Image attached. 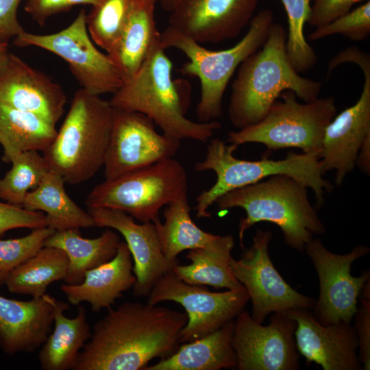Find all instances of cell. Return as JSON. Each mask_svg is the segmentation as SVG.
Listing matches in <instances>:
<instances>
[{"label":"cell","mask_w":370,"mask_h":370,"mask_svg":"<svg viewBox=\"0 0 370 370\" xmlns=\"http://www.w3.org/2000/svg\"><path fill=\"white\" fill-rule=\"evenodd\" d=\"M187 314L149 303L126 301L97 321L73 370H144L179 348Z\"/></svg>","instance_id":"6da1fadb"},{"label":"cell","mask_w":370,"mask_h":370,"mask_svg":"<svg viewBox=\"0 0 370 370\" xmlns=\"http://www.w3.org/2000/svg\"><path fill=\"white\" fill-rule=\"evenodd\" d=\"M286 35L284 27L273 22L262 47L238 67L227 109L230 121L238 130L261 121L286 90L304 102L319 97L322 84L302 77L290 62Z\"/></svg>","instance_id":"7a4b0ae2"},{"label":"cell","mask_w":370,"mask_h":370,"mask_svg":"<svg viewBox=\"0 0 370 370\" xmlns=\"http://www.w3.org/2000/svg\"><path fill=\"white\" fill-rule=\"evenodd\" d=\"M221 210L243 208L246 216L238 224V238L243 249L246 230L261 221L278 225L286 245L304 252L314 235L325 227L311 205L307 187L286 175H275L258 182L232 190L215 202Z\"/></svg>","instance_id":"3957f363"},{"label":"cell","mask_w":370,"mask_h":370,"mask_svg":"<svg viewBox=\"0 0 370 370\" xmlns=\"http://www.w3.org/2000/svg\"><path fill=\"white\" fill-rule=\"evenodd\" d=\"M160 40L134 76L113 93L110 103L114 108L146 115L164 134L179 140L206 142L221 128V123L216 120L195 122L186 117L189 97L173 80V64Z\"/></svg>","instance_id":"277c9868"},{"label":"cell","mask_w":370,"mask_h":370,"mask_svg":"<svg viewBox=\"0 0 370 370\" xmlns=\"http://www.w3.org/2000/svg\"><path fill=\"white\" fill-rule=\"evenodd\" d=\"M238 146L219 138L210 140L204 160L195 164L197 171H213L217 175L214 185L196 198V217L210 218L208 208L221 195L232 190L254 184L275 175H286L311 188L317 208L324 203L325 193L332 189L323 179L321 151L296 153L289 152L285 158L274 160L264 157L259 160H245L234 156Z\"/></svg>","instance_id":"5b68a950"},{"label":"cell","mask_w":370,"mask_h":370,"mask_svg":"<svg viewBox=\"0 0 370 370\" xmlns=\"http://www.w3.org/2000/svg\"><path fill=\"white\" fill-rule=\"evenodd\" d=\"M113 120V107L100 95L79 88L51 145L43 151L50 169L65 183L78 184L103 166Z\"/></svg>","instance_id":"8992f818"},{"label":"cell","mask_w":370,"mask_h":370,"mask_svg":"<svg viewBox=\"0 0 370 370\" xmlns=\"http://www.w3.org/2000/svg\"><path fill=\"white\" fill-rule=\"evenodd\" d=\"M274 22L273 12L264 9L253 16L245 35L233 47L211 51L179 31L168 26L160 33L164 49L180 50L188 59L180 69L184 75L197 77L201 94L196 108L199 122H210L222 114V101L227 86L241 62L266 42Z\"/></svg>","instance_id":"52a82bcc"},{"label":"cell","mask_w":370,"mask_h":370,"mask_svg":"<svg viewBox=\"0 0 370 370\" xmlns=\"http://www.w3.org/2000/svg\"><path fill=\"white\" fill-rule=\"evenodd\" d=\"M187 175L173 158L125 173L96 185L88 195V208L123 211L142 223L153 221L160 210L187 197Z\"/></svg>","instance_id":"ba28073f"},{"label":"cell","mask_w":370,"mask_h":370,"mask_svg":"<svg viewBox=\"0 0 370 370\" xmlns=\"http://www.w3.org/2000/svg\"><path fill=\"white\" fill-rule=\"evenodd\" d=\"M258 123L228 133L236 146L249 143L269 150L298 148L303 153L321 151L325 129L336 114L334 97L299 103L292 90L280 95Z\"/></svg>","instance_id":"9c48e42d"},{"label":"cell","mask_w":370,"mask_h":370,"mask_svg":"<svg viewBox=\"0 0 370 370\" xmlns=\"http://www.w3.org/2000/svg\"><path fill=\"white\" fill-rule=\"evenodd\" d=\"M14 43L18 47H37L58 56L68 64L81 88L91 94L114 93L123 85L117 68L108 53H101L94 45L84 10L60 32L40 35L23 30L14 37Z\"/></svg>","instance_id":"30bf717a"},{"label":"cell","mask_w":370,"mask_h":370,"mask_svg":"<svg viewBox=\"0 0 370 370\" xmlns=\"http://www.w3.org/2000/svg\"><path fill=\"white\" fill-rule=\"evenodd\" d=\"M147 297V303L152 305L171 301L184 307L188 321L182 330L180 343L199 339L219 329L234 320L249 301L244 286L211 292L205 286L184 282L173 271L156 282Z\"/></svg>","instance_id":"8fae6325"},{"label":"cell","mask_w":370,"mask_h":370,"mask_svg":"<svg viewBox=\"0 0 370 370\" xmlns=\"http://www.w3.org/2000/svg\"><path fill=\"white\" fill-rule=\"evenodd\" d=\"M272 233L257 229L252 244L243 249L241 258L230 260L231 271L246 288L251 301L252 319L262 323L271 313L295 308L312 310L316 300L293 288L278 273L269 254Z\"/></svg>","instance_id":"7c38bea8"},{"label":"cell","mask_w":370,"mask_h":370,"mask_svg":"<svg viewBox=\"0 0 370 370\" xmlns=\"http://www.w3.org/2000/svg\"><path fill=\"white\" fill-rule=\"evenodd\" d=\"M304 251L319 282V296L312 310L315 319L324 325L341 321L351 323L357 311L359 295L370 280L369 270L363 271L360 276H353L352 265L367 255L370 248L359 245L346 254H337L327 249L321 239L313 238Z\"/></svg>","instance_id":"4fadbf2b"},{"label":"cell","mask_w":370,"mask_h":370,"mask_svg":"<svg viewBox=\"0 0 370 370\" xmlns=\"http://www.w3.org/2000/svg\"><path fill=\"white\" fill-rule=\"evenodd\" d=\"M146 115L113 107L110 138L104 161L106 180L173 158L180 140L158 134Z\"/></svg>","instance_id":"5bb4252c"},{"label":"cell","mask_w":370,"mask_h":370,"mask_svg":"<svg viewBox=\"0 0 370 370\" xmlns=\"http://www.w3.org/2000/svg\"><path fill=\"white\" fill-rule=\"evenodd\" d=\"M297 323L288 312H273L267 325L243 310L234 321L232 345L238 370H297L299 352L294 336Z\"/></svg>","instance_id":"9a60e30c"},{"label":"cell","mask_w":370,"mask_h":370,"mask_svg":"<svg viewBox=\"0 0 370 370\" xmlns=\"http://www.w3.org/2000/svg\"><path fill=\"white\" fill-rule=\"evenodd\" d=\"M259 0H178L169 26L199 44L237 38L249 24Z\"/></svg>","instance_id":"2e32d148"},{"label":"cell","mask_w":370,"mask_h":370,"mask_svg":"<svg viewBox=\"0 0 370 370\" xmlns=\"http://www.w3.org/2000/svg\"><path fill=\"white\" fill-rule=\"evenodd\" d=\"M287 312L297 323L296 345L306 364L315 362L323 370L363 369L357 354L358 336L351 323L341 321L324 325L311 310L295 308Z\"/></svg>","instance_id":"e0dca14e"},{"label":"cell","mask_w":370,"mask_h":370,"mask_svg":"<svg viewBox=\"0 0 370 370\" xmlns=\"http://www.w3.org/2000/svg\"><path fill=\"white\" fill-rule=\"evenodd\" d=\"M88 212L95 226L116 230L124 237L134 261L133 294L148 297L156 282L177 264L164 256L154 223L138 224L126 212L109 208H89Z\"/></svg>","instance_id":"ac0fdd59"},{"label":"cell","mask_w":370,"mask_h":370,"mask_svg":"<svg viewBox=\"0 0 370 370\" xmlns=\"http://www.w3.org/2000/svg\"><path fill=\"white\" fill-rule=\"evenodd\" d=\"M62 88L47 75L8 52L0 63V102L31 112L53 124L64 112Z\"/></svg>","instance_id":"d6986e66"},{"label":"cell","mask_w":370,"mask_h":370,"mask_svg":"<svg viewBox=\"0 0 370 370\" xmlns=\"http://www.w3.org/2000/svg\"><path fill=\"white\" fill-rule=\"evenodd\" d=\"M365 77L356 103L335 116L327 126L321 150L323 173L335 171V183L341 186L356 165L360 147L370 136V62L359 66Z\"/></svg>","instance_id":"ffe728a7"},{"label":"cell","mask_w":370,"mask_h":370,"mask_svg":"<svg viewBox=\"0 0 370 370\" xmlns=\"http://www.w3.org/2000/svg\"><path fill=\"white\" fill-rule=\"evenodd\" d=\"M54 297L45 294L30 300L0 295V347L9 355L33 352L51 332Z\"/></svg>","instance_id":"44dd1931"},{"label":"cell","mask_w":370,"mask_h":370,"mask_svg":"<svg viewBox=\"0 0 370 370\" xmlns=\"http://www.w3.org/2000/svg\"><path fill=\"white\" fill-rule=\"evenodd\" d=\"M136 281L133 260L125 242L121 241L115 256L108 262L87 271L84 280L76 285L60 287L68 301L79 305L85 301L93 312L109 308Z\"/></svg>","instance_id":"7402d4cb"},{"label":"cell","mask_w":370,"mask_h":370,"mask_svg":"<svg viewBox=\"0 0 370 370\" xmlns=\"http://www.w3.org/2000/svg\"><path fill=\"white\" fill-rule=\"evenodd\" d=\"M156 0H137L120 35L107 52L123 84L130 80L160 40L155 21Z\"/></svg>","instance_id":"603a6c76"},{"label":"cell","mask_w":370,"mask_h":370,"mask_svg":"<svg viewBox=\"0 0 370 370\" xmlns=\"http://www.w3.org/2000/svg\"><path fill=\"white\" fill-rule=\"evenodd\" d=\"M53 324L38 354L42 370H70L75 367L78 355L91 336L85 309L79 306L75 317L69 318L64 311L68 304L53 299Z\"/></svg>","instance_id":"cb8c5ba5"},{"label":"cell","mask_w":370,"mask_h":370,"mask_svg":"<svg viewBox=\"0 0 370 370\" xmlns=\"http://www.w3.org/2000/svg\"><path fill=\"white\" fill-rule=\"evenodd\" d=\"M234 320L199 339L184 343L171 356L144 370H220L236 368L232 345Z\"/></svg>","instance_id":"d4e9b609"},{"label":"cell","mask_w":370,"mask_h":370,"mask_svg":"<svg viewBox=\"0 0 370 370\" xmlns=\"http://www.w3.org/2000/svg\"><path fill=\"white\" fill-rule=\"evenodd\" d=\"M234 238L230 234L217 235L201 247L190 249L186 255L190 263L176 264L172 271L184 282L210 286L215 289L236 290L243 286L236 280L230 269Z\"/></svg>","instance_id":"484cf974"},{"label":"cell","mask_w":370,"mask_h":370,"mask_svg":"<svg viewBox=\"0 0 370 370\" xmlns=\"http://www.w3.org/2000/svg\"><path fill=\"white\" fill-rule=\"evenodd\" d=\"M119 236L112 230H106L95 238H84L79 228L56 231L48 237L44 247L63 250L69 260L66 284L76 285L84 280L87 271L112 259L117 252Z\"/></svg>","instance_id":"4316f807"},{"label":"cell","mask_w":370,"mask_h":370,"mask_svg":"<svg viewBox=\"0 0 370 370\" xmlns=\"http://www.w3.org/2000/svg\"><path fill=\"white\" fill-rule=\"evenodd\" d=\"M64 180L49 169L39 184L26 195L23 207L46 213L47 226L56 231L95 226L89 212L78 206L68 195Z\"/></svg>","instance_id":"83f0119b"},{"label":"cell","mask_w":370,"mask_h":370,"mask_svg":"<svg viewBox=\"0 0 370 370\" xmlns=\"http://www.w3.org/2000/svg\"><path fill=\"white\" fill-rule=\"evenodd\" d=\"M57 133L56 125L40 116L0 102V144L5 162H11L12 158L22 151H45Z\"/></svg>","instance_id":"f1b7e54d"},{"label":"cell","mask_w":370,"mask_h":370,"mask_svg":"<svg viewBox=\"0 0 370 370\" xmlns=\"http://www.w3.org/2000/svg\"><path fill=\"white\" fill-rule=\"evenodd\" d=\"M69 260L62 249L43 247L34 256L14 269L5 285L12 293L40 297L54 282L64 280Z\"/></svg>","instance_id":"f546056e"},{"label":"cell","mask_w":370,"mask_h":370,"mask_svg":"<svg viewBox=\"0 0 370 370\" xmlns=\"http://www.w3.org/2000/svg\"><path fill=\"white\" fill-rule=\"evenodd\" d=\"M190 212L186 197L166 206L163 224L159 217L152 221L156 227L162 251L171 262L178 263L177 256L181 252L201 247L217 236L199 228Z\"/></svg>","instance_id":"4dcf8cb0"},{"label":"cell","mask_w":370,"mask_h":370,"mask_svg":"<svg viewBox=\"0 0 370 370\" xmlns=\"http://www.w3.org/2000/svg\"><path fill=\"white\" fill-rule=\"evenodd\" d=\"M11 163L10 170L0 178V199L23 206L27 194L39 184L50 169L44 156L35 150L17 153Z\"/></svg>","instance_id":"1f68e13d"},{"label":"cell","mask_w":370,"mask_h":370,"mask_svg":"<svg viewBox=\"0 0 370 370\" xmlns=\"http://www.w3.org/2000/svg\"><path fill=\"white\" fill-rule=\"evenodd\" d=\"M288 18L286 47L288 60L297 73L306 72L317 62V56L304 35V25L310 14L311 0H281Z\"/></svg>","instance_id":"d6a6232c"},{"label":"cell","mask_w":370,"mask_h":370,"mask_svg":"<svg viewBox=\"0 0 370 370\" xmlns=\"http://www.w3.org/2000/svg\"><path fill=\"white\" fill-rule=\"evenodd\" d=\"M137 0H99L86 14L88 34L95 43L107 52L122 29Z\"/></svg>","instance_id":"836d02e7"},{"label":"cell","mask_w":370,"mask_h":370,"mask_svg":"<svg viewBox=\"0 0 370 370\" xmlns=\"http://www.w3.org/2000/svg\"><path fill=\"white\" fill-rule=\"evenodd\" d=\"M56 232L46 226L33 229L27 235L0 239V286L5 285L10 273L44 247L45 240Z\"/></svg>","instance_id":"e575fe53"},{"label":"cell","mask_w":370,"mask_h":370,"mask_svg":"<svg viewBox=\"0 0 370 370\" xmlns=\"http://www.w3.org/2000/svg\"><path fill=\"white\" fill-rule=\"evenodd\" d=\"M334 34L354 41L365 40L370 34V0L329 23L316 27L308 38L317 40Z\"/></svg>","instance_id":"d590c367"},{"label":"cell","mask_w":370,"mask_h":370,"mask_svg":"<svg viewBox=\"0 0 370 370\" xmlns=\"http://www.w3.org/2000/svg\"><path fill=\"white\" fill-rule=\"evenodd\" d=\"M360 306L354 314L355 329L358 339V356L363 369H370V280L362 289Z\"/></svg>","instance_id":"8d00e7d4"},{"label":"cell","mask_w":370,"mask_h":370,"mask_svg":"<svg viewBox=\"0 0 370 370\" xmlns=\"http://www.w3.org/2000/svg\"><path fill=\"white\" fill-rule=\"evenodd\" d=\"M46 226V217L42 212L0 201V236L13 229L33 230Z\"/></svg>","instance_id":"74e56055"},{"label":"cell","mask_w":370,"mask_h":370,"mask_svg":"<svg viewBox=\"0 0 370 370\" xmlns=\"http://www.w3.org/2000/svg\"><path fill=\"white\" fill-rule=\"evenodd\" d=\"M367 0H311L310 26L319 27L347 14L354 5Z\"/></svg>","instance_id":"f35d334b"},{"label":"cell","mask_w":370,"mask_h":370,"mask_svg":"<svg viewBox=\"0 0 370 370\" xmlns=\"http://www.w3.org/2000/svg\"><path fill=\"white\" fill-rule=\"evenodd\" d=\"M99 0H27L25 9L40 25H43L46 20L56 13L75 5H95Z\"/></svg>","instance_id":"ab89813d"},{"label":"cell","mask_w":370,"mask_h":370,"mask_svg":"<svg viewBox=\"0 0 370 370\" xmlns=\"http://www.w3.org/2000/svg\"><path fill=\"white\" fill-rule=\"evenodd\" d=\"M22 1L0 0V41L7 42L24 30L16 16L18 7Z\"/></svg>","instance_id":"60d3db41"},{"label":"cell","mask_w":370,"mask_h":370,"mask_svg":"<svg viewBox=\"0 0 370 370\" xmlns=\"http://www.w3.org/2000/svg\"><path fill=\"white\" fill-rule=\"evenodd\" d=\"M360 170L370 173V136L364 140L359 151L356 164Z\"/></svg>","instance_id":"b9f144b4"},{"label":"cell","mask_w":370,"mask_h":370,"mask_svg":"<svg viewBox=\"0 0 370 370\" xmlns=\"http://www.w3.org/2000/svg\"><path fill=\"white\" fill-rule=\"evenodd\" d=\"M161 7L169 12H171L175 7L178 0H156Z\"/></svg>","instance_id":"7bdbcfd3"},{"label":"cell","mask_w":370,"mask_h":370,"mask_svg":"<svg viewBox=\"0 0 370 370\" xmlns=\"http://www.w3.org/2000/svg\"><path fill=\"white\" fill-rule=\"evenodd\" d=\"M8 51V42L0 41V63Z\"/></svg>","instance_id":"ee69618b"}]
</instances>
